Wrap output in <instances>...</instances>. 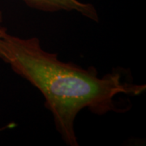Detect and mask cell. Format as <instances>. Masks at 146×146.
<instances>
[{
	"mask_svg": "<svg viewBox=\"0 0 146 146\" xmlns=\"http://www.w3.org/2000/svg\"><path fill=\"white\" fill-rule=\"evenodd\" d=\"M28 7L36 10L54 13L61 11H76L89 20L98 22V11L91 3L79 0H22Z\"/></svg>",
	"mask_w": 146,
	"mask_h": 146,
	"instance_id": "obj_2",
	"label": "cell"
},
{
	"mask_svg": "<svg viewBox=\"0 0 146 146\" xmlns=\"http://www.w3.org/2000/svg\"><path fill=\"white\" fill-rule=\"evenodd\" d=\"M14 127H16V123H8L7 125L4 126V127H1V128H0V132H1L2 131H4L6 130V129H10V128Z\"/></svg>",
	"mask_w": 146,
	"mask_h": 146,
	"instance_id": "obj_3",
	"label": "cell"
},
{
	"mask_svg": "<svg viewBox=\"0 0 146 146\" xmlns=\"http://www.w3.org/2000/svg\"><path fill=\"white\" fill-rule=\"evenodd\" d=\"M2 21H3V13H2V11H0V24L2 23Z\"/></svg>",
	"mask_w": 146,
	"mask_h": 146,
	"instance_id": "obj_4",
	"label": "cell"
},
{
	"mask_svg": "<svg viewBox=\"0 0 146 146\" xmlns=\"http://www.w3.org/2000/svg\"><path fill=\"white\" fill-rule=\"evenodd\" d=\"M0 60L42 94L45 107L51 113L55 129L68 146H79L75 121L84 109L94 115L123 112L115 98L120 95L137 96L146 89L129 78V72L114 68L99 76L90 66L61 61L58 54L43 49L41 40L12 35L0 26Z\"/></svg>",
	"mask_w": 146,
	"mask_h": 146,
	"instance_id": "obj_1",
	"label": "cell"
}]
</instances>
